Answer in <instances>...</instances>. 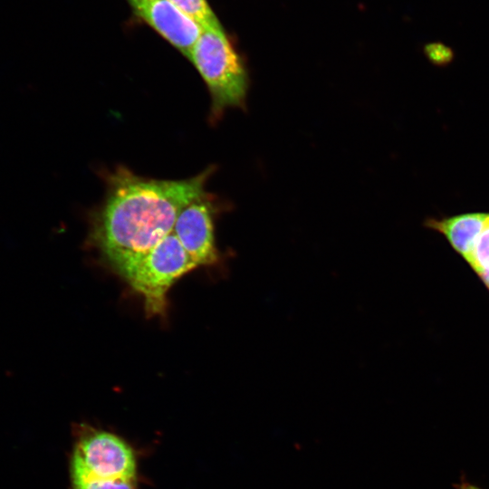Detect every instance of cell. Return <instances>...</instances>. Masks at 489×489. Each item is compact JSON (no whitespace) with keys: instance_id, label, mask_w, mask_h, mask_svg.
Returning a JSON list of instances; mask_svg holds the SVG:
<instances>
[{"instance_id":"cell-7","label":"cell","mask_w":489,"mask_h":489,"mask_svg":"<svg viewBox=\"0 0 489 489\" xmlns=\"http://www.w3.org/2000/svg\"><path fill=\"white\" fill-rule=\"evenodd\" d=\"M488 216L489 213L473 212L440 219L428 218L425 225L442 234L470 264L476 239Z\"/></svg>"},{"instance_id":"cell-4","label":"cell","mask_w":489,"mask_h":489,"mask_svg":"<svg viewBox=\"0 0 489 489\" xmlns=\"http://www.w3.org/2000/svg\"><path fill=\"white\" fill-rule=\"evenodd\" d=\"M196 267L172 231L142 258L125 280L143 297L148 315H161L166 310L170 287Z\"/></svg>"},{"instance_id":"cell-3","label":"cell","mask_w":489,"mask_h":489,"mask_svg":"<svg viewBox=\"0 0 489 489\" xmlns=\"http://www.w3.org/2000/svg\"><path fill=\"white\" fill-rule=\"evenodd\" d=\"M69 471L99 480L137 479V458L132 446L120 436L81 425L75 432Z\"/></svg>"},{"instance_id":"cell-11","label":"cell","mask_w":489,"mask_h":489,"mask_svg":"<svg viewBox=\"0 0 489 489\" xmlns=\"http://www.w3.org/2000/svg\"><path fill=\"white\" fill-rule=\"evenodd\" d=\"M425 53L428 59L436 64H446L452 61V50L438 43H429L425 47Z\"/></svg>"},{"instance_id":"cell-12","label":"cell","mask_w":489,"mask_h":489,"mask_svg":"<svg viewBox=\"0 0 489 489\" xmlns=\"http://www.w3.org/2000/svg\"><path fill=\"white\" fill-rule=\"evenodd\" d=\"M455 489H484L477 484L472 483L462 474L458 483L453 484Z\"/></svg>"},{"instance_id":"cell-6","label":"cell","mask_w":489,"mask_h":489,"mask_svg":"<svg viewBox=\"0 0 489 489\" xmlns=\"http://www.w3.org/2000/svg\"><path fill=\"white\" fill-rule=\"evenodd\" d=\"M136 16L145 22L186 58L203 28L168 0H127Z\"/></svg>"},{"instance_id":"cell-9","label":"cell","mask_w":489,"mask_h":489,"mask_svg":"<svg viewBox=\"0 0 489 489\" xmlns=\"http://www.w3.org/2000/svg\"><path fill=\"white\" fill-rule=\"evenodd\" d=\"M470 265L489 289V216L476 239Z\"/></svg>"},{"instance_id":"cell-2","label":"cell","mask_w":489,"mask_h":489,"mask_svg":"<svg viewBox=\"0 0 489 489\" xmlns=\"http://www.w3.org/2000/svg\"><path fill=\"white\" fill-rule=\"evenodd\" d=\"M188 60L207 87L213 120L228 109H244L248 72L222 25L203 28Z\"/></svg>"},{"instance_id":"cell-1","label":"cell","mask_w":489,"mask_h":489,"mask_svg":"<svg viewBox=\"0 0 489 489\" xmlns=\"http://www.w3.org/2000/svg\"><path fill=\"white\" fill-rule=\"evenodd\" d=\"M213 168L185 179H155L119 167L107 177L103 204L91 238L124 279L173 231L180 211L206 193Z\"/></svg>"},{"instance_id":"cell-8","label":"cell","mask_w":489,"mask_h":489,"mask_svg":"<svg viewBox=\"0 0 489 489\" xmlns=\"http://www.w3.org/2000/svg\"><path fill=\"white\" fill-rule=\"evenodd\" d=\"M202 28L221 25L206 0H168Z\"/></svg>"},{"instance_id":"cell-5","label":"cell","mask_w":489,"mask_h":489,"mask_svg":"<svg viewBox=\"0 0 489 489\" xmlns=\"http://www.w3.org/2000/svg\"><path fill=\"white\" fill-rule=\"evenodd\" d=\"M215 211L214 200L206 192L180 211L173 227V233L197 266L212 265L218 260Z\"/></svg>"},{"instance_id":"cell-10","label":"cell","mask_w":489,"mask_h":489,"mask_svg":"<svg viewBox=\"0 0 489 489\" xmlns=\"http://www.w3.org/2000/svg\"><path fill=\"white\" fill-rule=\"evenodd\" d=\"M72 489H138L137 479L99 480L81 475H70Z\"/></svg>"}]
</instances>
